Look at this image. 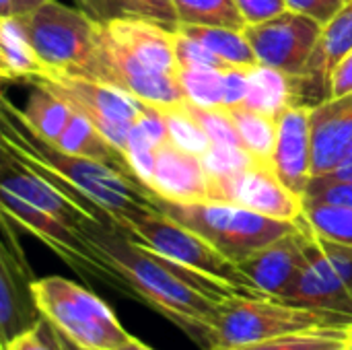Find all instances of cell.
<instances>
[{
	"label": "cell",
	"instance_id": "7dc6e473",
	"mask_svg": "<svg viewBox=\"0 0 352 350\" xmlns=\"http://www.w3.org/2000/svg\"><path fill=\"white\" fill-rule=\"evenodd\" d=\"M56 332V330H54ZM56 340H58V347H60V350H82L78 349V347H74V344H70L64 336H60L58 332H56Z\"/></svg>",
	"mask_w": 352,
	"mask_h": 350
},
{
	"label": "cell",
	"instance_id": "44dd1931",
	"mask_svg": "<svg viewBox=\"0 0 352 350\" xmlns=\"http://www.w3.org/2000/svg\"><path fill=\"white\" fill-rule=\"evenodd\" d=\"M103 31L122 47L132 52L151 68L177 76L175 31L140 19H109L101 21Z\"/></svg>",
	"mask_w": 352,
	"mask_h": 350
},
{
	"label": "cell",
	"instance_id": "4dcf8cb0",
	"mask_svg": "<svg viewBox=\"0 0 352 350\" xmlns=\"http://www.w3.org/2000/svg\"><path fill=\"white\" fill-rule=\"evenodd\" d=\"M346 328H320L225 350H344Z\"/></svg>",
	"mask_w": 352,
	"mask_h": 350
},
{
	"label": "cell",
	"instance_id": "ab89813d",
	"mask_svg": "<svg viewBox=\"0 0 352 350\" xmlns=\"http://www.w3.org/2000/svg\"><path fill=\"white\" fill-rule=\"evenodd\" d=\"M235 2L248 25L264 23L289 10L287 0H235Z\"/></svg>",
	"mask_w": 352,
	"mask_h": 350
},
{
	"label": "cell",
	"instance_id": "7402d4cb",
	"mask_svg": "<svg viewBox=\"0 0 352 350\" xmlns=\"http://www.w3.org/2000/svg\"><path fill=\"white\" fill-rule=\"evenodd\" d=\"M50 68L37 56L19 17H0V76L2 80H41Z\"/></svg>",
	"mask_w": 352,
	"mask_h": 350
},
{
	"label": "cell",
	"instance_id": "9a60e30c",
	"mask_svg": "<svg viewBox=\"0 0 352 350\" xmlns=\"http://www.w3.org/2000/svg\"><path fill=\"white\" fill-rule=\"evenodd\" d=\"M0 171H2L0 188L10 190L12 194L27 200L35 208L64 221L70 227L80 229L85 221H101V223L113 225L105 212L74 198L54 175L29 167L25 161L14 157L4 146H2Z\"/></svg>",
	"mask_w": 352,
	"mask_h": 350
},
{
	"label": "cell",
	"instance_id": "f546056e",
	"mask_svg": "<svg viewBox=\"0 0 352 350\" xmlns=\"http://www.w3.org/2000/svg\"><path fill=\"white\" fill-rule=\"evenodd\" d=\"M109 19H140L169 31L179 29V17L171 0H103Z\"/></svg>",
	"mask_w": 352,
	"mask_h": 350
},
{
	"label": "cell",
	"instance_id": "5b68a950",
	"mask_svg": "<svg viewBox=\"0 0 352 350\" xmlns=\"http://www.w3.org/2000/svg\"><path fill=\"white\" fill-rule=\"evenodd\" d=\"M33 295L41 318L82 350H122L134 338L111 307L89 289L64 276L35 278Z\"/></svg>",
	"mask_w": 352,
	"mask_h": 350
},
{
	"label": "cell",
	"instance_id": "484cf974",
	"mask_svg": "<svg viewBox=\"0 0 352 350\" xmlns=\"http://www.w3.org/2000/svg\"><path fill=\"white\" fill-rule=\"evenodd\" d=\"M233 124L237 126V132L243 140L245 151L260 163L272 165V155H274V144H276V132H278V118L237 105L227 109Z\"/></svg>",
	"mask_w": 352,
	"mask_h": 350
},
{
	"label": "cell",
	"instance_id": "7a4b0ae2",
	"mask_svg": "<svg viewBox=\"0 0 352 350\" xmlns=\"http://www.w3.org/2000/svg\"><path fill=\"white\" fill-rule=\"evenodd\" d=\"M2 146L29 167L54 175L80 202L105 212L116 225L130 212L153 206L148 188L122 171L72 153H64L31 132L2 101Z\"/></svg>",
	"mask_w": 352,
	"mask_h": 350
},
{
	"label": "cell",
	"instance_id": "f1b7e54d",
	"mask_svg": "<svg viewBox=\"0 0 352 350\" xmlns=\"http://www.w3.org/2000/svg\"><path fill=\"white\" fill-rule=\"evenodd\" d=\"M182 25H208L243 31L248 27L235 0H171Z\"/></svg>",
	"mask_w": 352,
	"mask_h": 350
},
{
	"label": "cell",
	"instance_id": "8fae6325",
	"mask_svg": "<svg viewBox=\"0 0 352 350\" xmlns=\"http://www.w3.org/2000/svg\"><path fill=\"white\" fill-rule=\"evenodd\" d=\"M91 78L111 85L157 109H169L186 103L177 76L151 68L132 52L122 47L103 31L101 21L97 25V52Z\"/></svg>",
	"mask_w": 352,
	"mask_h": 350
},
{
	"label": "cell",
	"instance_id": "5bb4252c",
	"mask_svg": "<svg viewBox=\"0 0 352 350\" xmlns=\"http://www.w3.org/2000/svg\"><path fill=\"white\" fill-rule=\"evenodd\" d=\"M322 23L303 12L285 10L264 23L243 29L260 64L272 66L291 78L301 76L322 33Z\"/></svg>",
	"mask_w": 352,
	"mask_h": 350
},
{
	"label": "cell",
	"instance_id": "ac0fdd59",
	"mask_svg": "<svg viewBox=\"0 0 352 350\" xmlns=\"http://www.w3.org/2000/svg\"><path fill=\"white\" fill-rule=\"evenodd\" d=\"M311 109L314 107L309 105H289L278 116V132L272 155L274 173L299 196H305L314 177Z\"/></svg>",
	"mask_w": 352,
	"mask_h": 350
},
{
	"label": "cell",
	"instance_id": "74e56055",
	"mask_svg": "<svg viewBox=\"0 0 352 350\" xmlns=\"http://www.w3.org/2000/svg\"><path fill=\"white\" fill-rule=\"evenodd\" d=\"M2 350H60V347L54 328L45 320H41L33 330L2 344Z\"/></svg>",
	"mask_w": 352,
	"mask_h": 350
},
{
	"label": "cell",
	"instance_id": "7bdbcfd3",
	"mask_svg": "<svg viewBox=\"0 0 352 350\" xmlns=\"http://www.w3.org/2000/svg\"><path fill=\"white\" fill-rule=\"evenodd\" d=\"M352 93V52L338 62L330 74V99Z\"/></svg>",
	"mask_w": 352,
	"mask_h": 350
},
{
	"label": "cell",
	"instance_id": "60d3db41",
	"mask_svg": "<svg viewBox=\"0 0 352 350\" xmlns=\"http://www.w3.org/2000/svg\"><path fill=\"white\" fill-rule=\"evenodd\" d=\"M254 68V66H252ZM252 68H233L223 74V107H237L245 103L248 97V72Z\"/></svg>",
	"mask_w": 352,
	"mask_h": 350
},
{
	"label": "cell",
	"instance_id": "8d00e7d4",
	"mask_svg": "<svg viewBox=\"0 0 352 350\" xmlns=\"http://www.w3.org/2000/svg\"><path fill=\"white\" fill-rule=\"evenodd\" d=\"M208 177L229 175L243 167H248L252 161H256L245 149L231 146V144H210V149L200 157Z\"/></svg>",
	"mask_w": 352,
	"mask_h": 350
},
{
	"label": "cell",
	"instance_id": "cb8c5ba5",
	"mask_svg": "<svg viewBox=\"0 0 352 350\" xmlns=\"http://www.w3.org/2000/svg\"><path fill=\"white\" fill-rule=\"evenodd\" d=\"M31 83H33V91L29 93L23 109H16L8 99H4V101L10 107V111L31 132H35L41 140L54 144L56 138L66 128V124L72 116V109L56 93H52L43 83H39V80H31Z\"/></svg>",
	"mask_w": 352,
	"mask_h": 350
},
{
	"label": "cell",
	"instance_id": "9c48e42d",
	"mask_svg": "<svg viewBox=\"0 0 352 350\" xmlns=\"http://www.w3.org/2000/svg\"><path fill=\"white\" fill-rule=\"evenodd\" d=\"M0 208L16 227L35 235L43 245H47L60 260H64L72 270L89 278L101 281L124 293V287L118 274L105 264V260L95 252L85 233L76 227L66 225L64 221L35 208L27 200L19 198L10 190L0 188Z\"/></svg>",
	"mask_w": 352,
	"mask_h": 350
},
{
	"label": "cell",
	"instance_id": "836d02e7",
	"mask_svg": "<svg viewBox=\"0 0 352 350\" xmlns=\"http://www.w3.org/2000/svg\"><path fill=\"white\" fill-rule=\"evenodd\" d=\"M157 149H159V142L144 130V126L140 122L134 124L128 134L126 157L132 165L134 177L142 186H148V182H151V175L155 169V159H157Z\"/></svg>",
	"mask_w": 352,
	"mask_h": 350
},
{
	"label": "cell",
	"instance_id": "4316f807",
	"mask_svg": "<svg viewBox=\"0 0 352 350\" xmlns=\"http://www.w3.org/2000/svg\"><path fill=\"white\" fill-rule=\"evenodd\" d=\"M177 31L200 41L208 50H212L217 56H221L223 60L235 66L252 68L260 64L243 31L227 29V27H208V25H179Z\"/></svg>",
	"mask_w": 352,
	"mask_h": 350
},
{
	"label": "cell",
	"instance_id": "e575fe53",
	"mask_svg": "<svg viewBox=\"0 0 352 350\" xmlns=\"http://www.w3.org/2000/svg\"><path fill=\"white\" fill-rule=\"evenodd\" d=\"M188 109L198 120V124L204 128L212 144H231V146H243V140L237 132V126L233 124L229 111L225 107H198L194 103H188Z\"/></svg>",
	"mask_w": 352,
	"mask_h": 350
},
{
	"label": "cell",
	"instance_id": "3957f363",
	"mask_svg": "<svg viewBox=\"0 0 352 350\" xmlns=\"http://www.w3.org/2000/svg\"><path fill=\"white\" fill-rule=\"evenodd\" d=\"M351 322L344 316L309 309L278 297L237 293L221 301L214 318L212 350L245 347L320 328H346Z\"/></svg>",
	"mask_w": 352,
	"mask_h": 350
},
{
	"label": "cell",
	"instance_id": "d6986e66",
	"mask_svg": "<svg viewBox=\"0 0 352 350\" xmlns=\"http://www.w3.org/2000/svg\"><path fill=\"white\" fill-rule=\"evenodd\" d=\"M153 194L175 202H208V173L198 155L165 140L157 149L155 169L146 186Z\"/></svg>",
	"mask_w": 352,
	"mask_h": 350
},
{
	"label": "cell",
	"instance_id": "b9f144b4",
	"mask_svg": "<svg viewBox=\"0 0 352 350\" xmlns=\"http://www.w3.org/2000/svg\"><path fill=\"white\" fill-rule=\"evenodd\" d=\"M289 10L303 12L307 17H314L322 25H326L346 2L344 0H287Z\"/></svg>",
	"mask_w": 352,
	"mask_h": 350
},
{
	"label": "cell",
	"instance_id": "ba28073f",
	"mask_svg": "<svg viewBox=\"0 0 352 350\" xmlns=\"http://www.w3.org/2000/svg\"><path fill=\"white\" fill-rule=\"evenodd\" d=\"M39 83L56 93L72 111L87 118L109 142H113L126 155L128 134L132 126L142 118V101L111 85L76 74L52 72Z\"/></svg>",
	"mask_w": 352,
	"mask_h": 350
},
{
	"label": "cell",
	"instance_id": "8992f818",
	"mask_svg": "<svg viewBox=\"0 0 352 350\" xmlns=\"http://www.w3.org/2000/svg\"><path fill=\"white\" fill-rule=\"evenodd\" d=\"M113 227H118L151 252L184 268H190L206 278H212L219 285L231 289L233 293L254 295L233 260L223 256L212 243H208L196 231L159 212L155 206L130 212Z\"/></svg>",
	"mask_w": 352,
	"mask_h": 350
},
{
	"label": "cell",
	"instance_id": "277c9868",
	"mask_svg": "<svg viewBox=\"0 0 352 350\" xmlns=\"http://www.w3.org/2000/svg\"><path fill=\"white\" fill-rule=\"evenodd\" d=\"M148 200L159 212L196 231L235 264L299 229V223L270 219L225 202H175L151 190Z\"/></svg>",
	"mask_w": 352,
	"mask_h": 350
},
{
	"label": "cell",
	"instance_id": "2e32d148",
	"mask_svg": "<svg viewBox=\"0 0 352 350\" xmlns=\"http://www.w3.org/2000/svg\"><path fill=\"white\" fill-rule=\"evenodd\" d=\"M307 245L309 233L299 223L297 231L243 258L237 268L254 295L283 299L307 266Z\"/></svg>",
	"mask_w": 352,
	"mask_h": 350
},
{
	"label": "cell",
	"instance_id": "f907efd6",
	"mask_svg": "<svg viewBox=\"0 0 352 350\" xmlns=\"http://www.w3.org/2000/svg\"><path fill=\"white\" fill-rule=\"evenodd\" d=\"M344 2H351V0H344Z\"/></svg>",
	"mask_w": 352,
	"mask_h": 350
},
{
	"label": "cell",
	"instance_id": "681fc988",
	"mask_svg": "<svg viewBox=\"0 0 352 350\" xmlns=\"http://www.w3.org/2000/svg\"><path fill=\"white\" fill-rule=\"evenodd\" d=\"M344 350H352V322L346 326V334H344Z\"/></svg>",
	"mask_w": 352,
	"mask_h": 350
},
{
	"label": "cell",
	"instance_id": "ee69618b",
	"mask_svg": "<svg viewBox=\"0 0 352 350\" xmlns=\"http://www.w3.org/2000/svg\"><path fill=\"white\" fill-rule=\"evenodd\" d=\"M311 182H316V184L352 182V151L342 159V163H340L334 171H330V173H326V175H320V177H314Z\"/></svg>",
	"mask_w": 352,
	"mask_h": 350
},
{
	"label": "cell",
	"instance_id": "603a6c76",
	"mask_svg": "<svg viewBox=\"0 0 352 350\" xmlns=\"http://www.w3.org/2000/svg\"><path fill=\"white\" fill-rule=\"evenodd\" d=\"M54 146L64 151V153H72V155H80V157L101 161V163L122 171L124 175L136 179L128 157L113 142H109L87 118L78 116L76 111H72L66 128L56 138Z\"/></svg>",
	"mask_w": 352,
	"mask_h": 350
},
{
	"label": "cell",
	"instance_id": "30bf717a",
	"mask_svg": "<svg viewBox=\"0 0 352 350\" xmlns=\"http://www.w3.org/2000/svg\"><path fill=\"white\" fill-rule=\"evenodd\" d=\"M307 233V266L283 299L352 320V248Z\"/></svg>",
	"mask_w": 352,
	"mask_h": 350
},
{
	"label": "cell",
	"instance_id": "d4e9b609",
	"mask_svg": "<svg viewBox=\"0 0 352 350\" xmlns=\"http://www.w3.org/2000/svg\"><path fill=\"white\" fill-rule=\"evenodd\" d=\"M248 83L245 107L278 118L289 105H293V78L289 74L266 64H256L248 72Z\"/></svg>",
	"mask_w": 352,
	"mask_h": 350
},
{
	"label": "cell",
	"instance_id": "83f0119b",
	"mask_svg": "<svg viewBox=\"0 0 352 350\" xmlns=\"http://www.w3.org/2000/svg\"><path fill=\"white\" fill-rule=\"evenodd\" d=\"M299 223L324 241L352 248V206L303 200Z\"/></svg>",
	"mask_w": 352,
	"mask_h": 350
},
{
	"label": "cell",
	"instance_id": "f6af8a7d",
	"mask_svg": "<svg viewBox=\"0 0 352 350\" xmlns=\"http://www.w3.org/2000/svg\"><path fill=\"white\" fill-rule=\"evenodd\" d=\"M47 0H12L10 4V14L8 17H25L29 12H33L35 8H39L41 4H45Z\"/></svg>",
	"mask_w": 352,
	"mask_h": 350
},
{
	"label": "cell",
	"instance_id": "4fadbf2b",
	"mask_svg": "<svg viewBox=\"0 0 352 350\" xmlns=\"http://www.w3.org/2000/svg\"><path fill=\"white\" fill-rule=\"evenodd\" d=\"M33 270L16 237V225L2 215L0 245V340L2 344L33 330L43 318L33 295Z\"/></svg>",
	"mask_w": 352,
	"mask_h": 350
},
{
	"label": "cell",
	"instance_id": "d6a6232c",
	"mask_svg": "<svg viewBox=\"0 0 352 350\" xmlns=\"http://www.w3.org/2000/svg\"><path fill=\"white\" fill-rule=\"evenodd\" d=\"M223 74L210 68H179L177 78L186 101L198 107H223Z\"/></svg>",
	"mask_w": 352,
	"mask_h": 350
},
{
	"label": "cell",
	"instance_id": "ffe728a7",
	"mask_svg": "<svg viewBox=\"0 0 352 350\" xmlns=\"http://www.w3.org/2000/svg\"><path fill=\"white\" fill-rule=\"evenodd\" d=\"M314 177L334 171L352 151V93L311 109ZM311 177V179H314Z\"/></svg>",
	"mask_w": 352,
	"mask_h": 350
},
{
	"label": "cell",
	"instance_id": "bcb514c9",
	"mask_svg": "<svg viewBox=\"0 0 352 350\" xmlns=\"http://www.w3.org/2000/svg\"><path fill=\"white\" fill-rule=\"evenodd\" d=\"M82 10H87L91 17H95L97 21H107V12L103 6V0H74Z\"/></svg>",
	"mask_w": 352,
	"mask_h": 350
},
{
	"label": "cell",
	"instance_id": "d590c367",
	"mask_svg": "<svg viewBox=\"0 0 352 350\" xmlns=\"http://www.w3.org/2000/svg\"><path fill=\"white\" fill-rule=\"evenodd\" d=\"M175 56H177L179 68H210V70H221V72L241 68V66H235V64L223 60L212 50H208L200 41L188 37L182 31H175Z\"/></svg>",
	"mask_w": 352,
	"mask_h": 350
},
{
	"label": "cell",
	"instance_id": "6da1fadb",
	"mask_svg": "<svg viewBox=\"0 0 352 350\" xmlns=\"http://www.w3.org/2000/svg\"><path fill=\"white\" fill-rule=\"evenodd\" d=\"M80 231L118 274L124 293L161 314L202 350H212L221 301L237 293L151 252L113 225L85 221Z\"/></svg>",
	"mask_w": 352,
	"mask_h": 350
},
{
	"label": "cell",
	"instance_id": "e0dca14e",
	"mask_svg": "<svg viewBox=\"0 0 352 350\" xmlns=\"http://www.w3.org/2000/svg\"><path fill=\"white\" fill-rule=\"evenodd\" d=\"M352 52V0L324 27L301 72L293 78V105L316 107L330 99V74Z\"/></svg>",
	"mask_w": 352,
	"mask_h": 350
},
{
	"label": "cell",
	"instance_id": "c3c4849f",
	"mask_svg": "<svg viewBox=\"0 0 352 350\" xmlns=\"http://www.w3.org/2000/svg\"><path fill=\"white\" fill-rule=\"evenodd\" d=\"M122 350H155V349L146 347V344H144V342H140L138 338H132V340H130V344H128V347H124Z\"/></svg>",
	"mask_w": 352,
	"mask_h": 350
},
{
	"label": "cell",
	"instance_id": "52a82bcc",
	"mask_svg": "<svg viewBox=\"0 0 352 350\" xmlns=\"http://www.w3.org/2000/svg\"><path fill=\"white\" fill-rule=\"evenodd\" d=\"M31 45L52 72L91 78L97 52L99 21L87 10L47 0L33 12L19 17Z\"/></svg>",
	"mask_w": 352,
	"mask_h": 350
},
{
	"label": "cell",
	"instance_id": "1f68e13d",
	"mask_svg": "<svg viewBox=\"0 0 352 350\" xmlns=\"http://www.w3.org/2000/svg\"><path fill=\"white\" fill-rule=\"evenodd\" d=\"M165 124H167V132H169V140L175 142L179 149L202 157L208 149H210V138L204 132V128L198 124V120L192 116V111L188 109V101L184 105L177 107H169V109H161Z\"/></svg>",
	"mask_w": 352,
	"mask_h": 350
},
{
	"label": "cell",
	"instance_id": "f35d334b",
	"mask_svg": "<svg viewBox=\"0 0 352 350\" xmlns=\"http://www.w3.org/2000/svg\"><path fill=\"white\" fill-rule=\"evenodd\" d=\"M303 200L352 206V182H334V184H316V182H309Z\"/></svg>",
	"mask_w": 352,
	"mask_h": 350
},
{
	"label": "cell",
	"instance_id": "7c38bea8",
	"mask_svg": "<svg viewBox=\"0 0 352 350\" xmlns=\"http://www.w3.org/2000/svg\"><path fill=\"white\" fill-rule=\"evenodd\" d=\"M208 202L235 204L289 223H299L303 217V196L289 190L272 165L260 161L229 175L208 177Z\"/></svg>",
	"mask_w": 352,
	"mask_h": 350
}]
</instances>
